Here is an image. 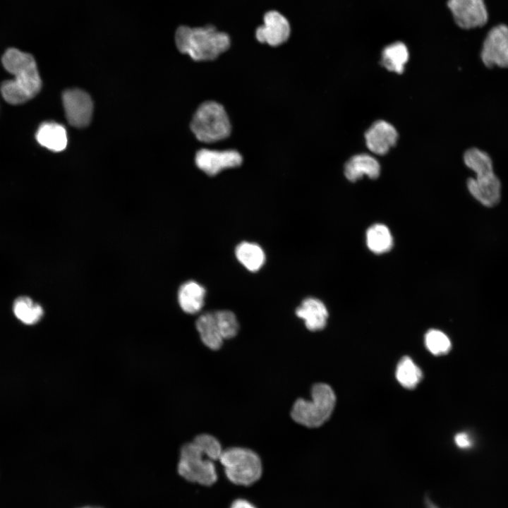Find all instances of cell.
Listing matches in <instances>:
<instances>
[{
	"label": "cell",
	"mask_w": 508,
	"mask_h": 508,
	"mask_svg": "<svg viewBox=\"0 0 508 508\" xmlns=\"http://www.w3.org/2000/svg\"><path fill=\"white\" fill-rule=\"evenodd\" d=\"M223 451L219 440L208 434L196 436L180 449L177 474L185 481L203 487L214 485L218 480L214 462Z\"/></svg>",
	"instance_id": "1"
},
{
	"label": "cell",
	"mask_w": 508,
	"mask_h": 508,
	"mask_svg": "<svg viewBox=\"0 0 508 508\" xmlns=\"http://www.w3.org/2000/svg\"><path fill=\"white\" fill-rule=\"evenodd\" d=\"M4 68L14 78L1 86L4 99L12 104L24 103L40 90L41 78L34 57L15 48L6 51L1 59Z\"/></svg>",
	"instance_id": "2"
},
{
	"label": "cell",
	"mask_w": 508,
	"mask_h": 508,
	"mask_svg": "<svg viewBox=\"0 0 508 508\" xmlns=\"http://www.w3.org/2000/svg\"><path fill=\"white\" fill-rule=\"evenodd\" d=\"M175 43L180 52L194 61H212L230 47L231 40L228 34L210 25H181L175 32Z\"/></svg>",
	"instance_id": "3"
},
{
	"label": "cell",
	"mask_w": 508,
	"mask_h": 508,
	"mask_svg": "<svg viewBox=\"0 0 508 508\" xmlns=\"http://www.w3.org/2000/svg\"><path fill=\"white\" fill-rule=\"evenodd\" d=\"M466 166L476 173L469 178L467 188L471 195L484 206L497 205L501 198L502 185L494 173L493 164L488 152L477 147L468 149L464 154Z\"/></svg>",
	"instance_id": "4"
},
{
	"label": "cell",
	"mask_w": 508,
	"mask_h": 508,
	"mask_svg": "<svg viewBox=\"0 0 508 508\" xmlns=\"http://www.w3.org/2000/svg\"><path fill=\"white\" fill-rule=\"evenodd\" d=\"M226 479L235 485L249 487L262 476L260 456L253 450L241 447L223 449L219 459Z\"/></svg>",
	"instance_id": "5"
},
{
	"label": "cell",
	"mask_w": 508,
	"mask_h": 508,
	"mask_svg": "<svg viewBox=\"0 0 508 508\" xmlns=\"http://www.w3.org/2000/svg\"><path fill=\"white\" fill-rule=\"evenodd\" d=\"M336 403L335 394L327 384H315L311 399H297L291 411L292 419L307 428H318L331 416Z\"/></svg>",
	"instance_id": "6"
},
{
	"label": "cell",
	"mask_w": 508,
	"mask_h": 508,
	"mask_svg": "<svg viewBox=\"0 0 508 508\" xmlns=\"http://www.w3.org/2000/svg\"><path fill=\"white\" fill-rule=\"evenodd\" d=\"M190 129L196 138L203 143H214L227 138L231 123L224 107L213 101L201 104L195 112Z\"/></svg>",
	"instance_id": "7"
},
{
	"label": "cell",
	"mask_w": 508,
	"mask_h": 508,
	"mask_svg": "<svg viewBox=\"0 0 508 508\" xmlns=\"http://www.w3.org/2000/svg\"><path fill=\"white\" fill-rule=\"evenodd\" d=\"M480 58L488 68L497 66L508 68V26L500 24L493 27L483 43Z\"/></svg>",
	"instance_id": "8"
},
{
	"label": "cell",
	"mask_w": 508,
	"mask_h": 508,
	"mask_svg": "<svg viewBox=\"0 0 508 508\" xmlns=\"http://www.w3.org/2000/svg\"><path fill=\"white\" fill-rule=\"evenodd\" d=\"M63 104L66 119L75 127L87 126L92 119L93 103L90 96L80 89H69L63 92Z\"/></svg>",
	"instance_id": "9"
},
{
	"label": "cell",
	"mask_w": 508,
	"mask_h": 508,
	"mask_svg": "<svg viewBox=\"0 0 508 508\" xmlns=\"http://www.w3.org/2000/svg\"><path fill=\"white\" fill-rule=\"evenodd\" d=\"M456 23L461 28L482 27L488 21V11L484 0H448Z\"/></svg>",
	"instance_id": "10"
},
{
	"label": "cell",
	"mask_w": 508,
	"mask_h": 508,
	"mask_svg": "<svg viewBox=\"0 0 508 508\" xmlns=\"http://www.w3.org/2000/svg\"><path fill=\"white\" fill-rule=\"evenodd\" d=\"M242 161V156L234 150L201 149L197 152L195 158L196 166L209 176H215L227 168L237 167Z\"/></svg>",
	"instance_id": "11"
},
{
	"label": "cell",
	"mask_w": 508,
	"mask_h": 508,
	"mask_svg": "<svg viewBox=\"0 0 508 508\" xmlns=\"http://www.w3.org/2000/svg\"><path fill=\"white\" fill-rule=\"evenodd\" d=\"M291 28L288 20L279 12L270 11L263 18V25L256 29L255 37L261 43L278 46L289 37Z\"/></svg>",
	"instance_id": "12"
},
{
	"label": "cell",
	"mask_w": 508,
	"mask_h": 508,
	"mask_svg": "<svg viewBox=\"0 0 508 508\" xmlns=\"http://www.w3.org/2000/svg\"><path fill=\"white\" fill-rule=\"evenodd\" d=\"M365 138L366 145L372 152L383 155L396 144L398 133L391 123L379 120L366 131Z\"/></svg>",
	"instance_id": "13"
},
{
	"label": "cell",
	"mask_w": 508,
	"mask_h": 508,
	"mask_svg": "<svg viewBox=\"0 0 508 508\" xmlns=\"http://www.w3.org/2000/svg\"><path fill=\"white\" fill-rule=\"evenodd\" d=\"M296 315L304 321L310 331L322 329L327 324L328 312L325 304L318 298H307L296 310Z\"/></svg>",
	"instance_id": "14"
},
{
	"label": "cell",
	"mask_w": 508,
	"mask_h": 508,
	"mask_svg": "<svg viewBox=\"0 0 508 508\" xmlns=\"http://www.w3.org/2000/svg\"><path fill=\"white\" fill-rule=\"evenodd\" d=\"M380 171V166L377 160L368 154L353 156L344 166L345 176L350 181H356L363 176L376 179Z\"/></svg>",
	"instance_id": "15"
},
{
	"label": "cell",
	"mask_w": 508,
	"mask_h": 508,
	"mask_svg": "<svg viewBox=\"0 0 508 508\" xmlns=\"http://www.w3.org/2000/svg\"><path fill=\"white\" fill-rule=\"evenodd\" d=\"M36 139L42 146L54 152L64 150L68 143L66 128L54 122L42 123L36 133Z\"/></svg>",
	"instance_id": "16"
},
{
	"label": "cell",
	"mask_w": 508,
	"mask_h": 508,
	"mask_svg": "<svg viewBox=\"0 0 508 508\" xmlns=\"http://www.w3.org/2000/svg\"><path fill=\"white\" fill-rule=\"evenodd\" d=\"M205 288L194 281L183 284L178 291V302L181 308L186 313L195 314L204 305Z\"/></svg>",
	"instance_id": "17"
},
{
	"label": "cell",
	"mask_w": 508,
	"mask_h": 508,
	"mask_svg": "<svg viewBox=\"0 0 508 508\" xmlns=\"http://www.w3.org/2000/svg\"><path fill=\"white\" fill-rule=\"evenodd\" d=\"M195 325L202 343L207 348L212 350L221 348L224 339L214 312L201 315L196 320Z\"/></svg>",
	"instance_id": "18"
},
{
	"label": "cell",
	"mask_w": 508,
	"mask_h": 508,
	"mask_svg": "<svg viewBox=\"0 0 508 508\" xmlns=\"http://www.w3.org/2000/svg\"><path fill=\"white\" fill-rule=\"evenodd\" d=\"M235 255L239 262L250 272L258 271L265 262L262 248L251 242H241L235 250Z\"/></svg>",
	"instance_id": "19"
},
{
	"label": "cell",
	"mask_w": 508,
	"mask_h": 508,
	"mask_svg": "<svg viewBox=\"0 0 508 508\" xmlns=\"http://www.w3.org/2000/svg\"><path fill=\"white\" fill-rule=\"evenodd\" d=\"M13 311L20 322L28 325L38 322L44 315L42 307L28 296L17 298L13 305Z\"/></svg>",
	"instance_id": "20"
},
{
	"label": "cell",
	"mask_w": 508,
	"mask_h": 508,
	"mask_svg": "<svg viewBox=\"0 0 508 508\" xmlns=\"http://www.w3.org/2000/svg\"><path fill=\"white\" fill-rule=\"evenodd\" d=\"M408 59L409 52L406 45L401 42H395L384 49L381 62L387 70L402 73Z\"/></svg>",
	"instance_id": "21"
},
{
	"label": "cell",
	"mask_w": 508,
	"mask_h": 508,
	"mask_svg": "<svg viewBox=\"0 0 508 508\" xmlns=\"http://www.w3.org/2000/svg\"><path fill=\"white\" fill-rule=\"evenodd\" d=\"M366 243L372 252L376 254L384 253L392 247V236L385 225L374 224L366 232Z\"/></svg>",
	"instance_id": "22"
},
{
	"label": "cell",
	"mask_w": 508,
	"mask_h": 508,
	"mask_svg": "<svg viewBox=\"0 0 508 508\" xmlns=\"http://www.w3.org/2000/svg\"><path fill=\"white\" fill-rule=\"evenodd\" d=\"M396 377L404 387L412 389L421 380L423 373L411 358L404 356L397 365Z\"/></svg>",
	"instance_id": "23"
},
{
	"label": "cell",
	"mask_w": 508,
	"mask_h": 508,
	"mask_svg": "<svg viewBox=\"0 0 508 508\" xmlns=\"http://www.w3.org/2000/svg\"><path fill=\"white\" fill-rule=\"evenodd\" d=\"M425 344L428 350L436 356L446 354L451 349V341L448 337L437 329H430L426 333Z\"/></svg>",
	"instance_id": "24"
},
{
	"label": "cell",
	"mask_w": 508,
	"mask_h": 508,
	"mask_svg": "<svg viewBox=\"0 0 508 508\" xmlns=\"http://www.w3.org/2000/svg\"><path fill=\"white\" fill-rule=\"evenodd\" d=\"M214 313L224 340L234 337L239 327L235 314L226 310H217Z\"/></svg>",
	"instance_id": "25"
},
{
	"label": "cell",
	"mask_w": 508,
	"mask_h": 508,
	"mask_svg": "<svg viewBox=\"0 0 508 508\" xmlns=\"http://www.w3.org/2000/svg\"><path fill=\"white\" fill-rule=\"evenodd\" d=\"M456 445L461 449L469 448L472 443L469 436L465 433H461L456 435L454 437Z\"/></svg>",
	"instance_id": "26"
},
{
	"label": "cell",
	"mask_w": 508,
	"mask_h": 508,
	"mask_svg": "<svg viewBox=\"0 0 508 508\" xmlns=\"http://www.w3.org/2000/svg\"><path fill=\"white\" fill-rule=\"evenodd\" d=\"M229 508H258L253 502L244 498L234 500Z\"/></svg>",
	"instance_id": "27"
},
{
	"label": "cell",
	"mask_w": 508,
	"mask_h": 508,
	"mask_svg": "<svg viewBox=\"0 0 508 508\" xmlns=\"http://www.w3.org/2000/svg\"><path fill=\"white\" fill-rule=\"evenodd\" d=\"M425 508H439L432 500L431 499L426 496L425 497Z\"/></svg>",
	"instance_id": "28"
},
{
	"label": "cell",
	"mask_w": 508,
	"mask_h": 508,
	"mask_svg": "<svg viewBox=\"0 0 508 508\" xmlns=\"http://www.w3.org/2000/svg\"><path fill=\"white\" fill-rule=\"evenodd\" d=\"M76 508H104L102 506L96 505V504H85L83 506H80Z\"/></svg>",
	"instance_id": "29"
}]
</instances>
